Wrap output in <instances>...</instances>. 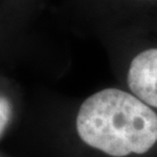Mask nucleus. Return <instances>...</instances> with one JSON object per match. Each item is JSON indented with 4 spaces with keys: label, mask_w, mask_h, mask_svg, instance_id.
Returning <instances> with one entry per match:
<instances>
[{
    "label": "nucleus",
    "mask_w": 157,
    "mask_h": 157,
    "mask_svg": "<svg viewBox=\"0 0 157 157\" xmlns=\"http://www.w3.org/2000/svg\"><path fill=\"white\" fill-rule=\"evenodd\" d=\"M127 82L139 99L157 108V49H148L135 57L129 67Z\"/></svg>",
    "instance_id": "obj_2"
},
{
    "label": "nucleus",
    "mask_w": 157,
    "mask_h": 157,
    "mask_svg": "<svg viewBox=\"0 0 157 157\" xmlns=\"http://www.w3.org/2000/svg\"><path fill=\"white\" fill-rule=\"evenodd\" d=\"M76 127L86 144L113 157L144 154L157 142V114L136 95L118 89L89 97Z\"/></svg>",
    "instance_id": "obj_1"
},
{
    "label": "nucleus",
    "mask_w": 157,
    "mask_h": 157,
    "mask_svg": "<svg viewBox=\"0 0 157 157\" xmlns=\"http://www.w3.org/2000/svg\"><path fill=\"white\" fill-rule=\"evenodd\" d=\"M12 115V107L8 99L6 97H1L0 100V132H1V136L4 135L7 124H10Z\"/></svg>",
    "instance_id": "obj_3"
}]
</instances>
